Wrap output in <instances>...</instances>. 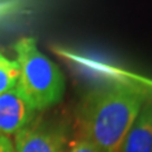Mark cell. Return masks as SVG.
Here are the masks:
<instances>
[{
  "instance_id": "8992f818",
  "label": "cell",
  "mask_w": 152,
  "mask_h": 152,
  "mask_svg": "<svg viewBox=\"0 0 152 152\" xmlns=\"http://www.w3.org/2000/svg\"><path fill=\"white\" fill-rule=\"evenodd\" d=\"M20 79V69L17 60H12L0 51V95L17 86Z\"/></svg>"
},
{
  "instance_id": "ba28073f",
  "label": "cell",
  "mask_w": 152,
  "mask_h": 152,
  "mask_svg": "<svg viewBox=\"0 0 152 152\" xmlns=\"http://www.w3.org/2000/svg\"><path fill=\"white\" fill-rule=\"evenodd\" d=\"M0 152H14V143L10 137L0 134Z\"/></svg>"
},
{
  "instance_id": "5b68a950",
  "label": "cell",
  "mask_w": 152,
  "mask_h": 152,
  "mask_svg": "<svg viewBox=\"0 0 152 152\" xmlns=\"http://www.w3.org/2000/svg\"><path fill=\"white\" fill-rule=\"evenodd\" d=\"M121 152H152V100H147L128 131Z\"/></svg>"
},
{
  "instance_id": "277c9868",
  "label": "cell",
  "mask_w": 152,
  "mask_h": 152,
  "mask_svg": "<svg viewBox=\"0 0 152 152\" xmlns=\"http://www.w3.org/2000/svg\"><path fill=\"white\" fill-rule=\"evenodd\" d=\"M36 114V108L18 84L14 89L0 95V134L15 136L32 124Z\"/></svg>"
},
{
  "instance_id": "7a4b0ae2",
  "label": "cell",
  "mask_w": 152,
  "mask_h": 152,
  "mask_svg": "<svg viewBox=\"0 0 152 152\" xmlns=\"http://www.w3.org/2000/svg\"><path fill=\"white\" fill-rule=\"evenodd\" d=\"M14 52L20 69L19 86L36 110H46L62 100L65 76L58 66L38 48L36 38H19L14 43Z\"/></svg>"
},
{
  "instance_id": "6da1fadb",
  "label": "cell",
  "mask_w": 152,
  "mask_h": 152,
  "mask_svg": "<svg viewBox=\"0 0 152 152\" xmlns=\"http://www.w3.org/2000/svg\"><path fill=\"white\" fill-rule=\"evenodd\" d=\"M148 100L145 90L127 83H108L90 89L77 112L80 137L102 152H121L122 143Z\"/></svg>"
},
{
  "instance_id": "52a82bcc",
  "label": "cell",
  "mask_w": 152,
  "mask_h": 152,
  "mask_svg": "<svg viewBox=\"0 0 152 152\" xmlns=\"http://www.w3.org/2000/svg\"><path fill=\"white\" fill-rule=\"evenodd\" d=\"M66 152H102L94 143L90 141L83 138V137H77L74 141H71L67 145Z\"/></svg>"
},
{
  "instance_id": "3957f363",
  "label": "cell",
  "mask_w": 152,
  "mask_h": 152,
  "mask_svg": "<svg viewBox=\"0 0 152 152\" xmlns=\"http://www.w3.org/2000/svg\"><path fill=\"white\" fill-rule=\"evenodd\" d=\"M67 138V129L61 123H32L14 136V152H66Z\"/></svg>"
}]
</instances>
